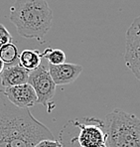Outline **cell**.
Segmentation results:
<instances>
[{
  "label": "cell",
  "mask_w": 140,
  "mask_h": 147,
  "mask_svg": "<svg viewBox=\"0 0 140 147\" xmlns=\"http://www.w3.org/2000/svg\"><path fill=\"white\" fill-rule=\"evenodd\" d=\"M0 124L7 133L10 147H35L44 139H55L50 129L36 119L29 109L17 107L1 90Z\"/></svg>",
  "instance_id": "obj_1"
},
{
  "label": "cell",
  "mask_w": 140,
  "mask_h": 147,
  "mask_svg": "<svg viewBox=\"0 0 140 147\" xmlns=\"http://www.w3.org/2000/svg\"><path fill=\"white\" fill-rule=\"evenodd\" d=\"M9 19L21 37L42 41L53 25V11L46 0H15Z\"/></svg>",
  "instance_id": "obj_2"
},
{
  "label": "cell",
  "mask_w": 140,
  "mask_h": 147,
  "mask_svg": "<svg viewBox=\"0 0 140 147\" xmlns=\"http://www.w3.org/2000/svg\"><path fill=\"white\" fill-rule=\"evenodd\" d=\"M105 147H140V118L114 109L105 118Z\"/></svg>",
  "instance_id": "obj_3"
},
{
  "label": "cell",
  "mask_w": 140,
  "mask_h": 147,
  "mask_svg": "<svg viewBox=\"0 0 140 147\" xmlns=\"http://www.w3.org/2000/svg\"><path fill=\"white\" fill-rule=\"evenodd\" d=\"M28 84L35 90L37 102L48 107L56 94V85L49 71L41 65L36 70L30 72Z\"/></svg>",
  "instance_id": "obj_4"
},
{
  "label": "cell",
  "mask_w": 140,
  "mask_h": 147,
  "mask_svg": "<svg viewBox=\"0 0 140 147\" xmlns=\"http://www.w3.org/2000/svg\"><path fill=\"white\" fill-rule=\"evenodd\" d=\"M124 60L126 67L140 81V15L134 19L126 32Z\"/></svg>",
  "instance_id": "obj_5"
},
{
  "label": "cell",
  "mask_w": 140,
  "mask_h": 147,
  "mask_svg": "<svg viewBox=\"0 0 140 147\" xmlns=\"http://www.w3.org/2000/svg\"><path fill=\"white\" fill-rule=\"evenodd\" d=\"M3 92L6 98L13 105L20 109H29L34 107V105L37 102V96L35 90L28 83L11 88H6Z\"/></svg>",
  "instance_id": "obj_6"
},
{
  "label": "cell",
  "mask_w": 140,
  "mask_h": 147,
  "mask_svg": "<svg viewBox=\"0 0 140 147\" xmlns=\"http://www.w3.org/2000/svg\"><path fill=\"white\" fill-rule=\"evenodd\" d=\"M81 65L64 63L61 65H50L49 73L56 86L73 84L83 72Z\"/></svg>",
  "instance_id": "obj_7"
},
{
  "label": "cell",
  "mask_w": 140,
  "mask_h": 147,
  "mask_svg": "<svg viewBox=\"0 0 140 147\" xmlns=\"http://www.w3.org/2000/svg\"><path fill=\"white\" fill-rule=\"evenodd\" d=\"M77 141L81 147H105L106 135L102 126L96 124H81Z\"/></svg>",
  "instance_id": "obj_8"
},
{
  "label": "cell",
  "mask_w": 140,
  "mask_h": 147,
  "mask_svg": "<svg viewBox=\"0 0 140 147\" xmlns=\"http://www.w3.org/2000/svg\"><path fill=\"white\" fill-rule=\"evenodd\" d=\"M30 72L19 64L7 66L0 74V82L4 88L28 83Z\"/></svg>",
  "instance_id": "obj_9"
},
{
  "label": "cell",
  "mask_w": 140,
  "mask_h": 147,
  "mask_svg": "<svg viewBox=\"0 0 140 147\" xmlns=\"http://www.w3.org/2000/svg\"><path fill=\"white\" fill-rule=\"evenodd\" d=\"M42 53L38 50H24L19 54L18 64L27 71L31 72L41 66Z\"/></svg>",
  "instance_id": "obj_10"
},
{
  "label": "cell",
  "mask_w": 140,
  "mask_h": 147,
  "mask_svg": "<svg viewBox=\"0 0 140 147\" xmlns=\"http://www.w3.org/2000/svg\"><path fill=\"white\" fill-rule=\"evenodd\" d=\"M0 59L5 66H13L18 64L19 52L16 45L13 43H8L0 48Z\"/></svg>",
  "instance_id": "obj_11"
},
{
  "label": "cell",
  "mask_w": 140,
  "mask_h": 147,
  "mask_svg": "<svg viewBox=\"0 0 140 147\" xmlns=\"http://www.w3.org/2000/svg\"><path fill=\"white\" fill-rule=\"evenodd\" d=\"M42 58H45L50 65H61L66 61V54L61 49L47 48L42 53Z\"/></svg>",
  "instance_id": "obj_12"
},
{
  "label": "cell",
  "mask_w": 140,
  "mask_h": 147,
  "mask_svg": "<svg viewBox=\"0 0 140 147\" xmlns=\"http://www.w3.org/2000/svg\"><path fill=\"white\" fill-rule=\"evenodd\" d=\"M13 40L11 34L9 33V31L7 30V28L5 27L3 24H0V48L3 47L4 45L11 43Z\"/></svg>",
  "instance_id": "obj_13"
},
{
  "label": "cell",
  "mask_w": 140,
  "mask_h": 147,
  "mask_svg": "<svg viewBox=\"0 0 140 147\" xmlns=\"http://www.w3.org/2000/svg\"><path fill=\"white\" fill-rule=\"evenodd\" d=\"M35 147H63V145L56 139H44L39 142Z\"/></svg>",
  "instance_id": "obj_14"
},
{
  "label": "cell",
  "mask_w": 140,
  "mask_h": 147,
  "mask_svg": "<svg viewBox=\"0 0 140 147\" xmlns=\"http://www.w3.org/2000/svg\"><path fill=\"white\" fill-rule=\"evenodd\" d=\"M0 147H10L7 133L1 124H0Z\"/></svg>",
  "instance_id": "obj_15"
},
{
  "label": "cell",
  "mask_w": 140,
  "mask_h": 147,
  "mask_svg": "<svg viewBox=\"0 0 140 147\" xmlns=\"http://www.w3.org/2000/svg\"><path fill=\"white\" fill-rule=\"evenodd\" d=\"M4 66H5V65H4V63L2 62V60H1V59H0V74H1L2 71H3Z\"/></svg>",
  "instance_id": "obj_16"
}]
</instances>
